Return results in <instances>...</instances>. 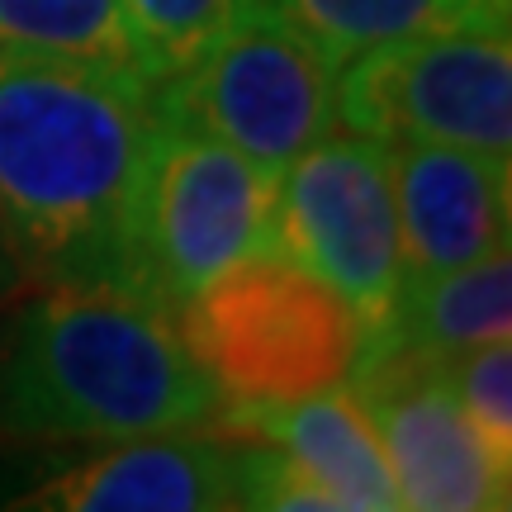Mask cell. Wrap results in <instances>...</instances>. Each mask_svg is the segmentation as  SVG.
I'll use <instances>...</instances> for the list:
<instances>
[{
    "instance_id": "obj_1",
    "label": "cell",
    "mask_w": 512,
    "mask_h": 512,
    "mask_svg": "<svg viewBox=\"0 0 512 512\" xmlns=\"http://www.w3.org/2000/svg\"><path fill=\"white\" fill-rule=\"evenodd\" d=\"M157 128V91L143 76L0 57V247L24 285L138 294Z\"/></svg>"
},
{
    "instance_id": "obj_2",
    "label": "cell",
    "mask_w": 512,
    "mask_h": 512,
    "mask_svg": "<svg viewBox=\"0 0 512 512\" xmlns=\"http://www.w3.org/2000/svg\"><path fill=\"white\" fill-rule=\"evenodd\" d=\"M219 389L176 318L128 290L43 285L0 323V432L24 441H124L214 427Z\"/></svg>"
},
{
    "instance_id": "obj_3",
    "label": "cell",
    "mask_w": 512,
    "mask_h": 512,
    "mask_svg": "<svg viewBox=\"0 0 512 512\" xmlns=\"http://www.w3.org/2000/svg\"><path fill=\"white\" fill-rule=\"evenodd\" d=\"M176 332L223 403H299L351 380L370 328L323 275L266 252L181 299Z\"/></svg>"
},
{
    "instance_id": "obj_4",
    "label": "cell",
    "mask_w": 512,
    "mask_h": 512,
    "mask_svg": "<svg viewBox=\"0 0 512 512\" xmlns=\"http://www.w3.org/2000/svg\"><path fill=\"white\" fill-rule=\"evenodd\" d=\"M157 110L280 176L337 128V62L256 0L190 72L157 91Z\"/></svg>"
},
{
    "instance_id": "obj_5",
    "label": "cell",
    "mask_w": 512,
    "mask_h": 512,
    "mask_svg": "<svg viewBox=\"0 0 512 512\" xmlns=\"http://www.w3.org/2000/svg\"><path fill=\"white\" fill-rule=\"evenodd\" d=\"M275 181L238 147L162 119L138 214V294L176 309L228 266L266 252Z\"/></svg>"
},
{
    "instance_id": "obj_6",
    "label": "cell",
    "mask_w": 512,
    "mask_h": 512,
    "mask_svg": "<svg viewBox=\"0 0 512 512\" xmlns=\"http://www.w3.org/2000/svg\"><path fill=\"white\" fill-rule=\"evenodd\" d=\"M337 124L375 143H451L512 157L508 29L399 38L337 67Z\"/></svg>"
},
{
    "instance_id": "obj_7",
    "label": "cell",
    "mask_w": 512,
    "mask_h": 512,
    "mask_svg": "<svg viewBox=\"0 0 512 512\" xmlns=\"http://www.w3.org/2000/svg\"><path fill=\"white\" fill-rule=\"evenodd\" d=\"M271 247L323 275L366 328H380L403 285L389 147L332 128L299 152L275 181Z\"/></svg>"
},
{
    "instance_id": "obj_8",
    "label": "cell",
    "mask_w": 512,
    "mask_h": 512,
    "mask_svg": "<svg viewBox=\"0 0 512 512\" xmlns=\"http://www.w3.org/2000/svg\"><path fill=\"white\" fill-rule=\"evenodd\" d=\"M347 389L380 437L399 508L494 512L512 503V465L479 441L427 351L370 332Z\"/></svg>"
},
{
    "instance_id": "obj_9",
    "label": "cell",
    "mask_w": 512,
    "mask_h": 512,
    "mask_svg": "<svg viewBox=\"0 0 512 512\" xmlns=\"http://www.w3.org/2000/svg\"><path fill=\"white\" fill-rule=\"evenodd\" d=\"M399 209L403 280L470 266L512 242V157L451 143H384Z\"/></svg>"
},
{
    "instance_id": "obj_10",
    "label": "cell",
    "mask_w": 512,
    "mask_h": 512,
    "mask_svg": "<svg viewBox=\"0 0 512 512\" xmlns=\"http://www.w3.org/2000/svg\"><path fill=\"white\" fill-rule=\"evenodd\" d=\"M15 508L43 512H219L238 508V437L147 432L38 484Z\"/></svg>"
},
{
    "instance_id": "obj_11",
    "label": "cell",
    "mask_w": 512,
    "mask_h": 512,
    "mask_svg": "<svg viewBox=\"0 0 512 512\" xmlns=\"http://www.w3.org/2000/svg\"><path fill=\"white\" fill-rule=\"evenodd\" d=\"M214 422L228 437H261L280 446L328 489L337 512H399V489L384 465L380 437L347 384L280 408L223 403Z\"/></svg>"
},
{
    "instance_id": "obj_12",
    "label": "cell",
    "mask_w": 512,
    "mask_h": 512,
    "mask_svg": "<svg viewBox=\"0 0 512 512\" xmlns=\"http://www.w3.org/2000/svg\"><path fill=\"white\" fill-rule=\"evenodd\" d=\"M380 337H394L403 347H418L427 356H456L470 347L508 342L512 332V256L489 252L441 275L403 280L399 299L384 318Z\"/></svg>"
},
{
    "instance_id": "obj_13",
    "label": "cell",
    "mask_w": 512,
    "mask_h": 512,
    "mask_svg": "<svg viewBox=\"0 0 512 512\" xmlns=\"http://www.w3.org/2000/svg\"><path fill=\"white\" fill-rule=\"evenodd\" d=\"M342 67L347 57L432 34L508 29V0H266Z\"/></svg>"
},
{
    "instance_id": "obj_14",
    "label": "cell",
    "mask_w": 512,
    "mask_h": 512,
    "mask_svg": "<svg viewBox=\"0 0 512 512\" xmlns=\"http://www.w3.org/2000/svg\"><path fill=\"white\" fill-rule=\"evenodd\" d=\"M0 57H57L143 76L124 0H0Z\"/></svg>"
},
{
    "instance_id": "obj_15",
    "label": "cell",
    "mask_w": 512,
    "mask_h": 512,
    "mask_svg": "<svg viewBox=\"0 0 512 512\" xmlns=\"http://www.w3.org/2000/svg\"><path fill=\"white\" fill-rule=\"evenodd\" d=\"M252 5L256 0H124V19L143 81L152 91L171 86Z\"/></svg>"
},
{
    "instance_id": "obj_16",
    "label": "cell",
    "mask_w": 512,
    "mask_h": 512,
    "mask_svg": "<svg viewBox=\"0 0 512 512\" xmlns=\"http://www.w3.org/2000/svg\"><path fill=\"white\" fill-rule=\"evenodd\" d=\"M437 370L446 389L456 394L460 413L479 432V441L503 465H512V347L489 342V347L456 351V356H441Z\"/></svg>"
},
{
    "instance_id": "obj_17",
    "label": "cell",
    "mask_w": 512,
    "mask_h": 512,
    "mask_svg": "<svg viewBox=\"0 0 512 512\" xmlns=\"http://www.w3.org/2000/svg\"><path fill=\"white\" fill-rule=\"evenodd\" d=\"M19 285H24V275L10 266V256H5V247H0V299H5V294H15Z\"/></svg>"
}]
</instances>
